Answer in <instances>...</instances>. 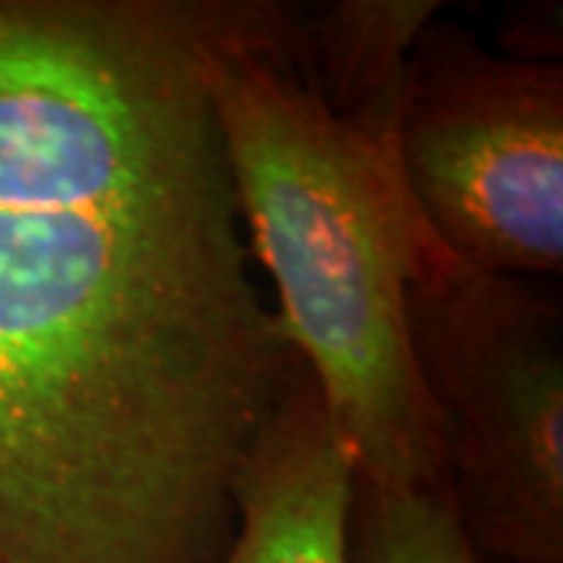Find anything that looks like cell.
Here are the masks:
<instances>
[{
	"label": "cell",
	"instance_id": "6da1fadb",
	"mask_svg": "<svg viewBox=\"0 0 563 563\" xmlns=\"http://www.w3.org/2000/svg\"><path fill=\"white\" fill-rule=\"evenodd\" d=\"M213 0H0V563H220L301 361L203 76Z\"/></svg>",
	"mask_w": 563,
	"mask_h": 563
},
{
	"label": "cell",
	"instance_id": "7a4b0ae2",
	"mask_svg": "<svg viewBox=\"0 0 563 563\" xmlns=\"http://www.w3.org/2000/svg\"><path fill=\"white\" fill-rule=\"evenodd\" d=\"M203 76L251 257L357 479L442 488V426L413 361L407 291L454 257L420 220L401 169L322 103L301 7L213 0Z\"/></svg>",
	"mask_w": 563,
	"mask_h": 563
},
{
	"label": "cell",
	"instance_id": "3957f363",
	"mask_svg": "<svg viewBox=\"0 0 563 563\" xmlns=\"http://www.w3.org/2000/svg\"><path fill=\"white\" fill-rule=\"evenodd\" d=\"M407 325L466 539L483 561L563 563L561 303L442 261L410 282Z\"/></svg>",
	"mask_w": 563,
	"mask_h": 563
},
{
	"label": "cell",
	"instance_id": "277c9868",
	"mask_svg": "<svg viewBox=\"0 0 563 563\" xmlns=\"http://www.w3.org/2000/svg\"><path fill=\"white\" fill-rule=\"evenodd\" d=\"M404 188L454 261L488 276L563 269V66L492 54L439 13L410 54Z\"/></svg>",
	"mask_w": 563,
	"mask_h": 563
},
{
	"label": "cell",
	"instance_id": "5b68a950",
	"mask_svg": "<svg viewBox=\"0 0 563 563\" xmlns=\"http://www.w3.org/2000/svg\"><path fill=\"white\" fill-rule=\"evenodd\" d=\"M354 488L342 432L298 366L244 461L220 563H351Z\"/></svg>",
	"mask_w": 563,
	"mask_h": 563
},
{
	"label": "cell",
	"instance_id": "8992f818",
	"mask_svg": "<svg viewBox=\"0 0 563 563\" xmlns=\"http://www.w3.org/2000/svg\"><path fill=\"white\" fill-rule=\"evenodd\" d=\"M442 10L435 0H335L313 13L301 7L303 51L322 103L398 169L410 54Z\"/></svg>",
	"mask_w": 563,
	"mask_h": 563
},
{
	"label": "cell",
	"instance_id": "52a82bcc",
	"mask_svg": "<svg viewBox=\"0 0 563 563\" xmlns=\"http://www.w3.org/2000/svg\"><path fill=\"white\" fill-rule=\"evenodd\" d=\"M351 563H483L442 488H376L357 479Z\"/></svg>",
	"mask_w": 563,
	"mask_h": 563
},
{
	"label": "cell",
	"instance_id": "ba28073f",
	"mask_svg": "<svg viewBox=\"0 0 563 563\" xmlns=\"http://www.w3.org/2000/svg\"><path fill=\"white\" fill-rule=\"evenodd\" d=\"M504 57L529 63H561V7L558 3H526L504 13L498 29Z\"/></svg>",
	"mask_w": 563,
	"mask_h": 563
},
{
	"label": "cell",
	"instance_id": "9c48e42d",
	"mask_svg": "<svg viewBox=\"0 0 563 563\" xmlns=\"http://www.w3.org/2000/svg\"><path fill=\"white\" fill-rule=\"evenodd\" d=\"M483 563H498V561H483Z\"/></svg>",
	"mask_w": 563,
	"mask_h": 563
}]
</instances>
